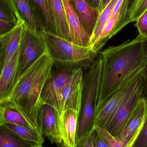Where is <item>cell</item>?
Masks as SVG:
<instances>
[{
    "mask_svg": "<svg viewBox=\"0 0 147 147\" xmlns=\"http://www.w3.org/2000/svg\"><path fill=\"white\" fill-rule=\"evenodd\" d=\"M18 51L4 65L0 75V105L8 102L15 85Z\"/></svg>",
    "mask_w": 147,
    "mask_h": 147,
    "instance_id": "4fadbf2b",
    "label": "cell"
},
{
    "mask_svg": "<svg viewBox=\"0 0 147 147\" xmlns=\"http://www.w3.org/2000/svg\"><path fill=\"white\" fill-rule=\"evenodd\" d=\"M0 110L1 123H7L35 130L20 111L11 102H7L0 105Z\"/></svg>",
    "mask_w": 147,
    "mask_h": 147,
    "instance_id": "d6986e66",
    "label": "cell"
},
{
    "mask_svg": "<svg viewBox=\"0 0 147 147\" xmlns=\"http://www.w3.org/2000/svg\"><path fill=\"white\" fill-rule=\"evenodd\" d=\"M84 83L82 69L74 70L63 87L60 101V113L68 109L77 111L81 110Z\"/></svg>",
    "mask_w": 147,
    "mask_h": 147,
    "instance_id": "9c48e42d",
    "label": "cell"
},
{
    "mask_svg": "<svg viewBox=\"0 0 147 147\" xmlns=\"http://www.w3.org/2000/svg\"><path fill=\"white\" fill-rule=\"evenodd\" d=\"M74 71L57 69L53 71L42 90L40 96L41 103L51 105L61 115L60 101L62 91Z\"/></svg>",
    "mask_w": 147,
    "mask_h": 147,
    "instance_id": "ba28073f",
    "label": "cell"
},
{
    "mask_svg": "<svg viewBox=\"0 0 147 147\" xmlns=\"http://www.w3.org/2000/svg\"><path fill=\"white\" fill-rule=\"evenodd\" d=\"M43 37L57 69L74 71L89 68L98 55L90 47L78 45L55 34L44 32Z\"/></svg>",
    "mask_w": 147,
    "mask_h": 147,
    "instance_id": "277c9868",
    "label": "cell"
},
{
    "mask_svg": "<svg viewBox=\"0 0 147 147\" xmlns=\"http://www.w3.org/2000/svg\"><path fill=\"white\" fill-rule=\"evenodd\" d=\"M135 26L138 29L139 34L147 38V9L137 20Z\"/></svg>",
    "mask_w": 147,
    "mask_h": 147,
    "instance_id": "83f0119b",
    "label": "cell"
},
{
    "mask_svg": "<svg viewBox=\"0 0 147 147\" xmlns=\"http://www.w3.org/2000/svg\"><path fill=\"white\" fill-rule=\"evenodd\" d=\"M145 66L137 74L118 108L103 129L116 140L120 137L134 108L139 100L144 97L146 87Z\"/></svg>",
    "mask_w": 147,
    "mask_h": 147,
    "instance_id": "5b68a950",
    "label": "cell"
},
{
    "mask_svg": "<svg viewBox=\"0 0 147 147\" xmlns=\"http://www.w3.org/2000/svg\"><path fill=\"white\" fill-rule=\"evenodd\" d=\"M69 26L71 41L80 46H89L90 37L85 31L71 0H61Z\"/></svg>",
    "mask_w": 147,
    "mask_h": 147,
    "instance_id": "7c38bea8",
    "label": "cell"
},
{
    "mask_svg": "<svg viewBox=\"0 0 147 147\" xmlns=\"http://www.w3.org/2000/svg\"><path fill=\"white\" fill-rule=\"evenodd\" d=\"M147 117V103L144 98L136 105L117 140L124 147H131Z\"/></svg>",
    "mask_w": 147,
    "mask_h": 147,
    "instance_id": "8fae6325",
    "label": "cell"
},
{
    "mask_svg": "<svg viewBox=\"0 0 147 147\" xmlns=\"http://www.w3.org/2000/svg\"><path fill=\"white\" fill-rule=\"evenodd\" d=\"M36 147H43L42 146V145H40V146H37Z\"/></svg>",
    "mask_w": 147,
    "mask_h": 147,
    "instance_id": "f35d334b",
    "label": "cell"
},
{
    "mask_svg": "<svg viewBox=\"0 0 147 147\" xmlns=\"http://www.w3.org/2000/svg\"><path fill=\"white\" fill-rule=\"evenodd\" d=\"M100 55L103 66L97 109L134 71L147 65V38L139 34L132 40L106 48Z\"/></svg>",
    "mask_w": 147,
    "mask_h": 147,
    "instance_id": "6da1fadb",
    "label": "cell"
},
{
    "mask_svg": "<svg viewBox=\"0 0 147 147\" xmlns=\"http://www.w3.org/2000/svg\"><path fill=\"white\" fill-rule=\"evenodd\" d=\"M102 66V59L99 55L84 76L81 110L77 123L75 147L80 146L95 129Z\"/></svg>",
    "mask_w": 147,
    "mask_h": 147,
    "instance_id": "3957f363",
    "label": "cell"
},
{
    "mask_svg": "<svg viewBox=\"0 0 147 147\" xmlns=\"http://www.w3.org/2000/svg\"><path fill=\"white\" fill-rule=\"evenodd\" d=\"M23 23L21 20L10 32L5 34L4 40V65L12 58L19 49Z\"/></svg>",
    "mask_w": 147,
    "mask_h": 147,
    "instance_id": "ffe728a7",
    "label": "cell"
},
{
    "mask_svg": "<svg viewBox=\"0 0 147 147\" xmlns=\"http://www.w3.org/2000/svg\"><path fill=\"white\" fill-rule=\"evenodd\" d=\"M17 25L0 20V35H4L7 33Z\"/></svg>",
    "mask_w": 147,
    "mask_h": 147,
    "instance_id": "f546056e",
    "label": "cell"
},
{
    "mask_svg": "<svg viewBox=\"0 0 147 147\" xmlns=\"http://www.w3.org/2000/svg\"><path fill=\"white\" fill-rule=\"evenodd\" d=\"M87 1L92 7L98 9L99 10L101 0H87Z\"/></svg>",
    "mask_w": 147,
    "mask_h": 147,
    "instance_id": "836d02e7",
    "label": "cell"
},
{
    "mask_svg": "<svg viewBox=\"0 0 147 147\" xmlns=\"http://www.w3.org/2000/svg\"><path fill=\"white\" fill-rule=\"evenodd\" d=\"M110 140L111 147H124L120 141L112 137L111 136Z\"/></svg>",
    "mask_w": 147,
    "mask_h": 147,
    "instance_id": "d6a6232c",
    "label": "cell"
},
{
    "mask_svg": "<svg viewBox=\"0 0 147 147\" xmlns=\"http://www.w3.org/2000/svg\"><path fill=\"white\" fill-rule=\"evenodd\" d=\"M79 114L68 109L60 115L61 134L63 142L68 147H76L77 123Z\"/></svg>",
    "mask_w": 147,
    "mask_h": 147,
    "instance_id": "2e32d148",
    "label": "cell"
},
{
    "mask_svg": "<svg viewBox=\"0 0 147 147\" xmlns=\"http://www.w3.org/2000/svg\"><path fill=\"white\" fill-rule=\"evenodd\" d=\"M58 147H68L67 146H65L63 143H62V144H59V145H58Z\"/></svg>",
    "mask_w": 147,
    "mask_h": 147,
    "instance_id": "74e56055",
    "label": "cell"
},
{
    "mask_svg": "<svg viewBox=\"0 0 147 147\" xmlns=\"http://www.w3.org/2000/svg\"><path fill=\"white\" fill-rule=\"evenodd\" d=\"M20 20L27 28L40 36L44 33L42 24L28 0H11Z\"/></svg>",
    "mask_w": 147,
    "mask_h": 147,
    "instance_id": "5bb4252c",
    "label": "cell"
},
{
    "mask_svg": "<svg viewBox=\"0 0 147 147\" xmlns=\"http://www.w3.org/2000/svg\"><path fill=\"white\" fill-rule=\"evenodd\" d=\"M39 131L52 143L57 145L63 142L61 129L60 114L49 105L42 104L38 115Z\"/></svg>",
    "mask_w": 147,
    "mask_h": 147,
    "instance_id": "52a82bcc",
    "label": "cell"
},
{
    "mask_svg": "<svg viewBox=\"0 0 147 147\" xmlns=\"http://www.w3.org/2000/svg\"><path fill=\"white\" fill-rule=\"evenodd\" d=\"M31 7L40 20V13L44 18V32L56 35L55 22L50 8L49 0H28Z\"/></svg>",
    "mask_w": 147,
    "mask_h": 147,
    "instance_id": "ac0fdd59",
    "label": "cell"
},
{
    "mask_svg": "<svg viewBox=\"0 0 147 147\" xmlns=\"http://www.w3.org/2000/svg\"><path fill=\"white\" fill-rule=\"evenodd\" d=\"M147 9V0H141L135 8L131 17V22H136Z\"/></svg>",
    "mask_w": 147,
    "mask_h": 147,
    "instance_id": "f1b7e54d",
    "label": "cell"
},
{
    "mask_svg": "<svg viewBox=\"0 0 147 147\" xmlns=\"http://www.w3.org/2000/svg\"><path fill=\"white\" fill-rule=\"evenodd\" d=\"M110 136L105 129L95 128L93 132V147H111Z\"/></svg>",
    "mask_w": 147,
    "mask_h": 147,
    "instance_id": "484cf974",
    "label": "cell"
},
{
    "mask_svg": "<svg viewBox=\"0 0 147 147\" xmlns=\"http://www.w3.org/2000/svg\"><path fill=\"white\" fill-rule=\"evenodd\" d=\"M145 77H146V87H145V92H144V98L147 103V65L145 68Z\"/></svg>",
    "mask_w": 147,
    "mask_h": 147,
    "instance_id": "e575fe53",
    "label": "cell"
},
{
    "mask_svg": "<svg viewBox=\"0 0 147 147\" xmlns=\"http://www.w3.org/2000/svg\"><path fill=\"white\" fill-rule=\"evenodd\" d=\"M38 145L22 139L0 123V147H36Z\"/></svg>",
    "mask_w": 147,
    "mask_h": 147,
    "instance_id": "44dd1931",
    "label": "cell"
},
{
    "mask_svg": "<svg viewBox=\"0 0 147 147\" xmlns=\"http://www.w3.org/2000/svg\"><path fill=\"white\" fill-rule=\"evenodd\" d=\"M0 117H1V110H0Z\"/></svg>",
    "mask_w": 147,
    "mask_h": 147,
    "instance_id": "ab89813d",
    "label": "cell"
},
{
    "mask_svg": "<svg viewBox=\"0 0 147 147\" xmlns=\"http://www.w3.org/2000/svg\"><path fill=\"white\" fill-rule=\"evenodd\" d=\"M46 52L43 35L40 36L36 34L28 28L23 23L18 51L16 83L29 67Z\"/></svg>",
    "mask_w": 147,
    "mask_h": 147,
    "instance_id": "8992f818",
    "label": "cell"
},
{
    "mask_svg": "<svg viewBox=\"0 0 147 147\" xmlns=\"http://www.w3.org/2000/svg\"><path fill=\"white\" fill-rule=\"evenodd\" d=\"M0 20L16 25L21 20L11 0H0Z\"/></svg>",
    "mask_w": 147,
    "mask_h": 147,
    "instance_id": "cb8c5ba5",
    "label": "cell"
},
{
    "mask_svg": "<svg viewBox=\"0 0 147 147\" xmlns=\"http://www.w3.org/2000/svg\"><path fill=\"white\" fill-rule=\"evenodd\" d=\"M85 31L90 37L100 13L98 9L92 7L87 0H71Z\"/></svg>",
    "mask_w": 147,
    "mask_h": 147,
    "instance_id": "9a60e30c",
    "label": "cell"
},
{
    "mask_svg": "<svg viewBox=\"0 0 147 147\" xmlns=\"http://www.w3.org/2000/svg\"><path fill=\"white\" fill-rule=\"evenodd\" d=\"M3 124H4L20 137L26 140L34 142L38 146L42 145L44 143L43 136L34 129L7 123H5Z\"/></svg>",
    "mask_w": 147,
    "mask_h": 147,
    "instance_id": "603a6c76",
    "label": "cell"
},
{
    "mask_svg": "<svg viewBox=\"0 0 147 147\" xmlns=\"http://www.w3.org/2000/svg\"><path fill=\"white\" fill-rule=\"evenodd\" d=\"M4 47L3 43V45L0 47V75L4 66Z\"/></svg>",
    "mask_w": 147,
    "mask_h": 147,
    "instance_id": "1f68e13d",
    "label": "cell"
},
{
    "mask_svg": "<svg viewBox=\"0 0 147 147\" xmlns=\"http://www.w3.org/2000/svg\"><path fill=\"white\" fill-rule=\"evenodd\" d=\"M131 147H147V117Z\"/></svg>",
    "mask_w": 147,
    "mask_h": 147,
    "instance_id": "4316f807",
    "label": "cell"
},
{
    "mask_svg": "<svg viewBox=\"0 0 147 147\" xmlns=\"http://www.w3.org/2000/svg\"><path fill=\"white\" fill-rule=\"evenodd\" d=\"M92 139H93V132L86 140H85L84 141L80 146L78 147H93Z\"/></svg>",
    "mask_w": 147,
    "mask_h": 147,
    "instance_id": "4dcf8cb0",
    "label": "cell"
},
{
    "mask_svg": "<svg viewBox=\"0 0 147 147\" xmlns=\"http://www.w3.org/2000/svg\"><path fill=\"white\" fill-rule=\"evenodd\" d=\"M53 66L52 59L47 51L21 76L8 101L14 105L39 133L38 115L42 104L40 96L44 85L52 73Z\"/></svg>",
    "mask_w": 147,
    "mask_h": 147,
    "instance_id": "7a4b0ae2",
    "label": "cell"
},
{
    "mask_svg": "<svg viewBox=\"0 0 147 147\" xmlns=\"http://www.w3.org/2000/svg\"><path fill=\"white\" fill-rule=\"evenodd\" d=\"M135 0H123L120 11L117 30L120 32L125 26L131 23V17Z\"/></svg>",
    "mask_w": 147,
    "mask_h": 147,
    "instance_id": "d4e9b609",
    "label": "cell"
},
{
    "mask_svg": "<svg viewBox=\"0 0 147 147\" xmlns=\"http://www.w3.org/2000/svg\"><path fill=\"white\" fill-rule=\"evenodd\" d=\"M117 1L118 0H111L106 7L100 12L92 34L90 37L89 44V47H90L93 45L99 38Z\"/></svg>",
    "mask_w": 147,
    "mask_h": 147,
    "instance_id": "7402d4cb",
    "label": "cell"
},
{
    "mask_svg": "<svg viewBox=\"0 0 147 147\" xmlns=\"http://www.w3.org/2000/svg\"><path fill=\"white\" fill-rule=\"evenodd\" d=\"M56 28V35L71 41L69 26L61 0H49Z\"/></svg>",
    "mask_w": 147,
    "mask_h": 147,
    "instance_id": "e0dca14e",
    "label": "cell"
},
{
    "mask_svg": "<svg viewBox=\"0 0 147 147\" xmlns=\"http://www.w3.org/2000/svg\"><path fill=\"white\" fill-rule=\"evenodd\" d=\"M144 67L134 71L107 101L97 109L95 117V128L98 127L104 129L106 123L118 108L136 77Z\"/></svg>",
    "mask_w": 147,
    "mask_h": 147,
    "instance_id": "30bf717a",
    "label": "cell"
},
{
    "mask_svg": "<svg viewBox=\"0 0 147 147\" xmlns=\"http://www.w3.org/2000/svg\"><path fill=\"white\" fill-rule=\"evenodd\" d=\"M141 0H135V4L134 6V9H133V11H134V9L136 7V5H137L138 3L140 2ZM133 12H132V13H133Z\"/></svg>",
    "mask_w": 147,
    "mask_h": 147,
    "instance_id": "8d00e7d4",
    "label": "cell"
},
{
    "mask_svg": "<svg viewBox=\"0 0 147 147\" xmlns=\"http://www.w3.org/2000/svg\"><path fill=\"white\" fill-rule=\"evenodd\" d=\"M5 34L0 35V47L3 45V42H4V39H5Z\"/></svg>",
    "mask_w": 147,
    "mask_h": 147,
    "instance_id": "d590c367",
    "label": "cell"
}]
</instances>
